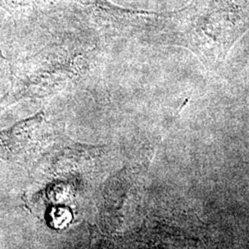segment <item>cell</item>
Wrapping results in <instances>:
<instances>
[{
	"label": "cell",
	"instance_id": "cell-1",
	"mask_svg": "<svg viewBox=\"0 0 249 249\" xmlns=\"http://www.w3.org/2000/svg\"><path fill=\"white\" fill-rule=\"evenodd\" d=\"M44 113L25 118L7 129L0 130V159L25 165L39 148Z\"/></svg>",
	"mask_w": 249,
	"mask_h": 249
}]
</instances>
